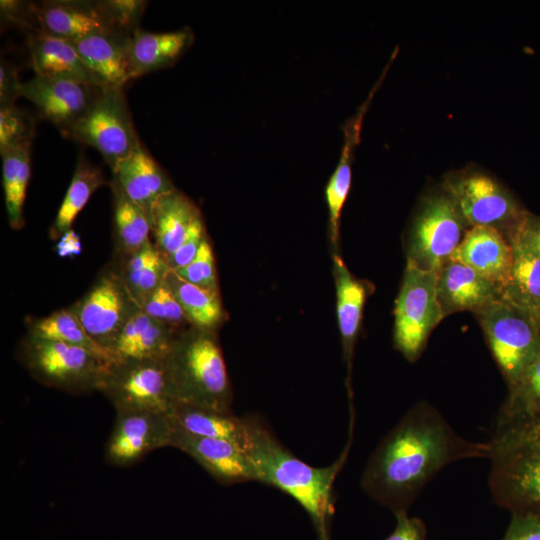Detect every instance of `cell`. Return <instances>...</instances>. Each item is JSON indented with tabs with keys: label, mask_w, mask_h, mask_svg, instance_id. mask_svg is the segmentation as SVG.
I'll return each mask as SVG.
<instances>
[{
	"label": "cell",
	"mask_w": 540,
	"mask_h": 540,
	"mask_svg": "<svg viewBox=\"0 0 540 540\" xmlns=\"http://www.w3.org/2000/svg\"><path fill=\"white\" fill-rule=\"evenodd\" d=\"M488 442L460 436L427 401L411 407L369 457L361 487L394 514L408 511L425 486L447 465L487 458Z\"/></svg>",
	"instance_id": "6da1fadb"
},
{
	"label": "cell",
	"mask_w": 540,
	"mask_h": 540,
	"mask_svg": "<svg viewBox=\"0 0 540 540\" xmlns=\"http://www.w3.org/2000/svg\"><path fill=\"white\" fill-rule=\"evenodd\" d=\"M243 447L252 481L272 486L292 497L308 514L318 540H331L335 513L334 483L348 458L354 418H350L349 440L336 461L313 467L299 459L275 436L258 415L243 416Z\"/></svg>",
	"instance_id": "7a4b0ae2"
},
{
	"label": "cell",
	"mask_w": 540,
	"mask_h": 540,
	"mask_svg": "<svg viewBox=\"0 0 540 540\" xmlns=\"http://www.w3.org/2000/svg\"><path fill=\"white\" fill-rule=\"evenodd\" d=\"M488 445L494 502L511 514L540 509V413L496 419Z\"/></svg>",
	"instance_id": "3957f363"
},
{
	"label": "cell",
	"mask_w": 540,
	"mask_h": 540,
	"mask_svg": "<svg viewBox=\"0 0 540 540\" xmlns=\"http://www.w3.org/2000/svg\"><path fill=\"white\" fill-rule=\"evenodd\" d=\"M165 362L177 402L231 411V388L220 346L212 331L182 332Z\"/></svg>",
	"instance_id": "277c9868"
},
{
	"label": "cell",
	"mask_w": 540,
	"mask_h": 540,
	"mask_svg": "<svg viewBox=\"0 0 540 540\" xmlns=\"http://www.w3.org/2000/svg\"><path fill=\"white\" fill-rule=\"evenodd\" d=\"M474 316L507 387H511L540 356L537 319L504 297Z\"/></svg>",
	"instance_id": "5b68a950"
},
{
	"label": "cell",
	"mask_w": 540,
	"mask_h": 540,
	"mask_svg": "<svg viewBox=\"0 0 540 540\" xmlns=\"http://www.w3.org/2000/svg\"><path fill=\"white\" fill-rule=\"evenodd\" d=\"M19 357L42 384L75 394L100 391L111 365L81 347L28 333L21 341Z\"/></svg>",
	"instance_id": "8992f818"
},
{
	"label": "cell",
	"mask_w": 540,
	"mask_h": 540,
	"mask_svg": "<svg viewBox=\"0 0 540 540\" xmlns=\"http://www.w3.org/2000/svg\"><path fill=\"white\" fill-rule=\"evenodd\" d=\"M442 189L452 198L471 227L498 230L510 242L529 211L499 181L480 171H462L449 175Z\"/></svg>",
	"instance_id": "52a82bcc"
},
{
	"label": "cell",
	"mask_w": 540,
	"mask_h": 540,
	"mask_svg": "<svg viewBox=\"0 0 540 540\" xmlns=\"http://www.w3.org/2000/svg\"><path fill=\"white\" fill-rule=\"evenodd\" d=\"M470 228L442 188L425 196L407 235L406 264L437 272L451 258Z\"/></svg>",
	"instance_id": "ba28073f"
},
{
	"label": "cell",
	"mask_w": 540,
	"mask_h": 540,
	"mask_svg": "<svg viewBox=\"0 0 540 540\" xmlns=\"http://www.w3.org/2000/svg\"><path fill=\"white\" fill-rule=\"evenodd\" d=\"M436 278L437 272L406 264L395 302L394 345L409 362L419 359L430 334L444 318Z\"/></svg>",
	"instance_id": "9c48e42d"
},
{
	"label": "cell",
	"mask_w": 540,
	"mask_h": 540,
	"mask_svg": "<svg viewBox=\"0 0 540 540\" xmlns=\"http://www.w3.org/2000/svg\"><path fill=\"white\" fill-rule=\"evenodd\" d=\"M100 392L116 411L170 414L177 403L164 360H125L111 364Z\"/></svg>",
	"instance_id": "30bf717a"
},
{
	"label": "cell",
	"mask_w": 540,
	"mask_h": 540,
	"mask_svg": "<svg viewBox=\"0 0 540 540\" xmlns=\"http://www.w3.org/2000/svg\"><path fill=\"white\" fill-rule=\"evenodd\" d=\"M68 137L98 150L113 172L141 142L123 88H103Z\"/></svg>",
	"instance_id": "8fae6325"
},
{
	"label": "cell",
	"mask_w": 540,
	"mask_h": 540,
	"mask_svg": "<svg viewBox=\"0 0 540 540\" xmlns=\"http://www.w3.org/2000/svg\"><path fill=\"white\" fill-rule=\"evenodd\" d=\"M18 23L35 33L70 42L100 33L129 34L119 25L109 1L50 0L22 4Z\"/></svg>",
	"instance_id": "7c38bea8"
},
{
	"label": "cell",
	"mask_w": 540,
	"mask_h": 540,
	"mask_svg": "<svg viewBox=\"0 0 540 540\" xmlns=\"http://www.w3.org/2000/svg\"><path fill=\"white\" fill-rule=\"evenodd\" d=\"M70 308L89 335L111 352L118 335L141 307L118 270L108 269L97 278L83 298Z\"/></svg>",
	"instance_id": "4fadbf2b"
},
{
	"label": "cell",
	"mask_w": 540,
	"mask_h": 540,
	"mask_svg": "<svg viewBox=\"0 0 540 540\" xmlns=\"http://www.w3.org/2000/svg\"><path fill=\"white\" fill-rule=\"evenodd\" d=\"M172 435L173 426L168 414L116 411L105 459L113 466H131L154 450L170 447Z\"/></svg>",
	"instance_id": "5bb4252c"
},
{
	"label": "cell",
	"mask_w": 540,
	"mask_h": 540,
	"mask_svg": "<svg viewBox=\"0 0 540 540\" xmlns=\"http://www.w3.org/2000/svg\"><path fill=\"white\" fill-rule=\"evenodd\" d=\"M104 87L35 75L21 83L19 96L29 100L40 116L68 137Z\"/></svg>",
	"instance_id": "9a60e30c"
},
{
	"label": "cell",
	"mask_w": 540,
	"mask_h": 540,
	"mask_svg": "<svg viewBox=\"0 0 540 540\" xmlns=\"http://www.w3.org/2000/svg\"><path fill=\"white\" fill-rule=\"evenodd\" d=\"M170 447L186 453L222 484L252 481L245 449L237 442L190 435L173 428Z\"/></svg>",
	"instance_id": "2e32d148"
},
{
	"label": "cell",
	"mask_w": 540,
	"mask_h": 540,
	"mask_svg": "<svg viewBox=\"0 0 540 540\" xmlns=\"http://www.w3.org/2000/svg\"><path fill=\"white\" fill-rule=\"evenodd\" d=\"M436 291L444 318L465 311L474 315L503 297L501 287L452 258L437 271Z\"/></svg>",
	"instance_id": "e0dca14e"
},
{
	"label": "cell",
	"mask_w": 540,
	"mask_h": 540,
	"mask_svg": "<svg viewBox=\"0 0 540 540\" xmlns=\"http://www.w3.org/2000/svg\"><path fill=\"white\" fill-rule=\"evenodd\" d=\"M451 258L502 289L509 279L513 248L498 230L475 226L468 230Z\"/></svg>",
	"instance_id": "ac0fdd59"
},
{
	"label": "cell",
	"mask_w": 540,
	"mask_h": 540,
	"mask_svg": "<svg viewBox=\"0 0 540 540\" xmlns=\"http://www.w3.org/2000/svg\"><path fill=\"white\" fill-rule=\"evenodd\" d=\"M112 173L126 195L145 212L152 226L156 203L176 189L166 172L140 142Z\"/></svg>",
	"instance_id": "d6986e66"
},
{
	"label": "cell",
	"mask_w": 540,
	"mask_h": 540,
	"mask_svg": "<svg viewBox=\"0 0 540 540\" xmlns=\"http://www.w3.org/2000/svg\"><path fill=\"white\" fill-rule=\"evenodd\" d=\"M132 36L123 32L100 33L71 43L102 87L124 88L134 78L129 57Z\"/></svg>",
	"instance_id": "ffe728a7"
},
{
	"label": "cell",
	"mask_w": 540,
	"mask_h": 540,
	"mask_svg": "<svg viewBox=\"0 0 540 540\" xmlns=\"http://www.w3.org/2000/svg\"><path fill=\"white\" fill-rule=\"evenodd\" d=\"M182 332L154 319L140 308L118 335L111 352L115 362L164 360Z\"/></svg>",
	"instance_id": "44dd1931"
},
{
	"label": "cell",
	"mask_w": 540,
	"mask_h": 540,
	"mask_svg": "<svg viewBox=\"0 0 540 540\" xmlns=\"http://www.w3.org/2000/svg\"><path fill=\"white\" fill-rule=\"evenodd\" d=\"M29 50L37 76L102 87L70 41L34 33L29 38Z\"/></svg>",
	"instance_id": "7402d4cb"
},
{
	"label": "cell",
	"mask_w": 540,
	"mask_h": 540,
	"mask_svg": "<svg viewBox=\"0 0 540 540\" xmlns=\"http://www.w3.org/2000/svg\"><path fill=\"white\" fill-rule=\"evenodd\" d=\"M190 28L171 32L137 30L130 40L129 57L134 78L173 65L191 46Z\"/></svg>",
	"instance_id": "603a6c76"
},
{
	"label": "cell",
	"mask_w": 540,
	"mask_h": 540,
	"mask_svg": "<svg viewBox=\"0 0 540 540\" xmlns=\"http://www.w3.org/2000/svg\"><path fill=\"white\" fill-rule=\"evenodd\" d=\"M169 418L175 430L200 437L227 439L243 446L244 420L232 411L177 402Z\"/></svg>",
	"instance_id": "cb8c5ba5"
},
{
	"label": "cell",
	"mask_w": 540,
	"mask_h": 540,
	"mask_svg": "<svg viewBox=\"0 0 540 540\" xmlns=\"http://www.w3.org/2000/svg\"><path fill=\"white\" fill-rule=\"evenodd\" d=\"M198 216L196 205L178 189L158 200L153 211L152 232L154 244L165 259L179 247Z\"/></svg>",
	"instance_id": "d4e9b609"
},
{
	"label": "cell",
	"mask_w": 540,
	"mask_h": 540,
	"mask_svg": "<svg viewBox=\"0 0 540 540\" xmlns=\"http://www.w3.org/2000/svg\"><path fill=\"white\" fill-rule=\"evenodd\" d=\"M337 319L343 340L345 359L350 368L353 347L360 328L366 299L364 285L350 273L342 258L334 256Z\"/></svg>",
	"instance_id": "484cf974"
},
{
	"label": "cell",
	"mask_w": 540,
	"mask_h": 540,
	"mask_svg": "<svg viewBox=\"0 0 540 540\" xmlns=\"http://www.w3.org/2000/svg\"><path fill=\"white\" fill-rule=\"evenodd\" d=\"M511 245L512 267L502 288V296L537 319L540 311V259L517 241Z\"/></svg>",
	"instance_id": "4316f807"
},
{
	"label": "cell",
	"mask_w": 540,
	"mask_h": 540,
	"mask_svg": "<svg viewBox=\"0 0 540 540\" xmlns=\"http://www.w3.org/2000/svg\"><path fill=\"white\" fill-rule=\"evenodd\" d=\"M109 185L113 194L116 241L126 259L150 241L152 226L145 212L126 195L114 178Z\"/></svg>",
	"instance_id": "83f0119b"
},
{
	"label": "cell",
	"mask_w": 540,
	"mask_h": 540,
	"mask_svg": "<svg viewBox=\"0 0 540 540\" xmlns=\"http://www.w3.org/2000/svg\"><path fill=\"white\" fill-rule=\"evenodd\" d=\"M27 327L28 334L81 347L110 364L115 363L112 353L89 335L71 308L55 311L42 318L29 319Z\"/></svg>",
	"instance_id": "f1b7e54d"
},
{
	"label": "cell",
	"mask_w": 540,
	"mask_h": 540,
	"mask_svg": "<svg viewBox=\"0 0 540 540\" xmlns=\"http://www.w3.org/2000/svg\"><path fill=\"white\" fill-rule=\"evenodd\" d=\"M106 184L102 170L80 156L64 200L50 228V238H61L71 230L73 221L92 194Z\"/></svg>",
	"instance_id": "f546056e"
},
{
	"label": "cell",
	"mask_w": 540,
	"mask_h": 540,
	"mask_svg": "<svg viewBox=\"0 0 540 540\" xmlns=\"http://www.w3.org/2000/svg\"><path fill=\"white\" fill-rule=\"evenodd\" d=\"M130 293L142 307L145 300L165 280L169 269L165 258L149 241L138 252L125 259L118 270Z\"/></svg>",
	"instance_id": "4dcf8cb0"
},
{
	"label": "cell",
	"mask_w": 540,
	"mask_h": 540,
	"mask_svg": "<svg viewBox=\"0 0 540 540\" xmlns=\"http://www.w3.org/2000/svg\"><path fill=\"white\" fill-rule=\"evenodd\" d=\"M378 84L379 82L369 94L368 99H366V101L358 109L357 113L348 119L343 126L344 144L342 147L340 160L325 189L327 206L329 211L332 213L337 214L342 212L343 206L347 199L351 186V166L354 150L360 140L363 117L368 109Z\"/></svg>",
	"instance_id": "1f68e13d"
},
{
	"label": "cell",
	"mask_w": 540,
	"mask_h": 540,
	"mask_svg": "<svg viewBox=\"0 0 540 540\" xmlns=\"http://www.w3.org/2000/svg\"><path fill=\"white\" fill-rule=\"evenodd\" d=\"M166 280L194 328L212 331L222 319L218 291L201 288L186 282L169 271Z\"/></svg>",
	"instance_id": "d6a6232c"
},
{
	"label": "cell",
	"mask_w": 540,
	"mask_h": 540,
	"mask_svg": "<svg viewBox=\"0 0 540 540\" xmlns=\"http://www.w3.org/2000/svg\"><path fill=\"white\" fill-rule=\"evenodd\" d=\"M30 149L31 145L22 146L1 154L8 222L15 230L24 225L23 206L30 179Z\"/></svg>",
	"instance_id": "836d02e7"
},
{
	"label": "cell",
	"mask_w": 540,
	"mask_h": 540,
	"mask_svg": "<svg viewBox=\"0 0 540 540\" xmlns=\"http://www.w3.org/2000/svg\"><path fill=\"white\" fill-rule=\"evenodd\" d=\"M540 413V356L508 388L496 419H508Z\"/></svg>",
	"instance_id": "e575fe53"
},
{
	"label": "cell",
	"mask_w": 540,
	"mask_h": 540,
	"mask_svg": "<svg viewBox=\"0 0 540 540\" xmlns=\"http://www.w3.org/2000/svg\"><path fill=\"white\" fill-rule=\"evenodd\" d=\"M34 123L28 114L15 105L0 107V153L31 145Z\"/></svg>",
	"instance_id": "d590c367"
},
{
	"label": "cell",
	"mask_w": 540,
	"mask_h": 540,
	"mask_svg": "<svg viewBox=\"0 0 540 540\" xmlns=\"http://www.w3.org/2000/svg\"><path fill=\"white\" fill-rule=\"evenodd\" d=\"M141 308L154 319L179 330L183 323H189L166 278Z\"/></svg>",
	"instance_id": "8d00e7d4"
},
{
	"label": "cell",
	"mask_w": 540,
	"mask_h": 540,
	"mask_svg": "<svg viewBox=\"0 0 540 540\" xmlns=\"http://www.w3.org/2000/svg\"><path fill=\"white\" fill-rule=\"evenodd\" d=\"M171 272L186 282L204 289L218 291L213 252L206 237L194 259L186 266Z\"/></svg>",
	"instance_id": "74e56055"
},
{
	"label": "cell",
	"mask_w": 540,
	"mask_h": 540,
	"mask_svg": "<svg viewBox=\"0 0 540 540\" xmlns=\"http://www.w3.org/2000/svg\"><path fill=\"white\" fill-rule=\"evenodd\" d=\"M205 238V229L201 215L190 226L179 247L165 261L169 271H176L189 264L196 256Z\"/></svg>",
	"instance_id": "f35d334b"
},
{
	"label": "cell",
	"mask_w": 540,
	"mask_h": 540,
	"mask_svg": "<svg viewBox=\"0 0 540 540\" xmlns=\"http://www.w3.org/2000/svg\"><path fill=\"white\" fill-rule=\"evenodd\" d=\"M502 540H540V509L512 513Z\"/></svg>",
	"instance_id": "ab89813d"
},
{
	"label": "cell",
	"mask_w": 540,
	"mask_h": 540,
	"mask_svg": "<svg viewBox=\"0 0 540 540\" xmlns=\"http://www.w3.org/2000/svg\"><path fill=\"white\" fill-rule=\"evenodd\" d=\"M396 526L385 540H426V526L417 517H410L407 511L394 514Z\"/></svg>",
	"instance_id": "60d3db41"
},
{
	"label": "cell",
	"mask_w": 540,
	"mask_h": 540,
	"mask_svg": "<svg viewBox=\"0 0 540 540\" xmlns=\"http://www.w3.org/2000/svg\"><path fill=\"white\" fill-rule=\"evenodd\" d=\"M21 82L18 80L16 68L6 60L0 64V107L15 105L19 96Z\"/></svg>",
	"instance_id": "b9f144b4"
},
{
	"label": "cell",
	"mask_w": 540,
	"mask_h": 540,
	"mask_svg": "<svg viewBox=\"0 0 540 540\" xmlns=\"http://www.w3.org/2000/svg\"><path fill=\"white\" fill-rule=\"evenodd\" d=\"M540 259V216L529 212L513 240Z\"/></svg>",
	"instance_id": "7bdbcfd3"
},
{
	"label": "cell",
	"mask_w": 540,
	"mask_h": 540,
	"mask_svg": "<svg viewBox=\"0 0 540 540\" xmlns=\"http://www.w3.org/2000/svg\"><path fill=\"white\" fill-rule=\"evenodd\" d=\"M80 251V243L77 236L72 230L66 232L59 242L58 253L65 256L70 254H77Z\"/></svg>",
	"instance_id": "ee69618b"
},
{
	"label": "cell",
	"mask_w": 540,
	"mask_h": 540,
	"mask_svg": "<svg viewBox=\"0 0 540 540\" xmlns=\"http://www.w3.org/2000/svg\"><path fill=\"white\" fill-rule=\"evenodd\" d=\"M537 321H538V324H539V327H540V311H539V314H538V317H537Z\"/></svg>",
	"instance_id": "f6af8a7d"
}]
</instances>
